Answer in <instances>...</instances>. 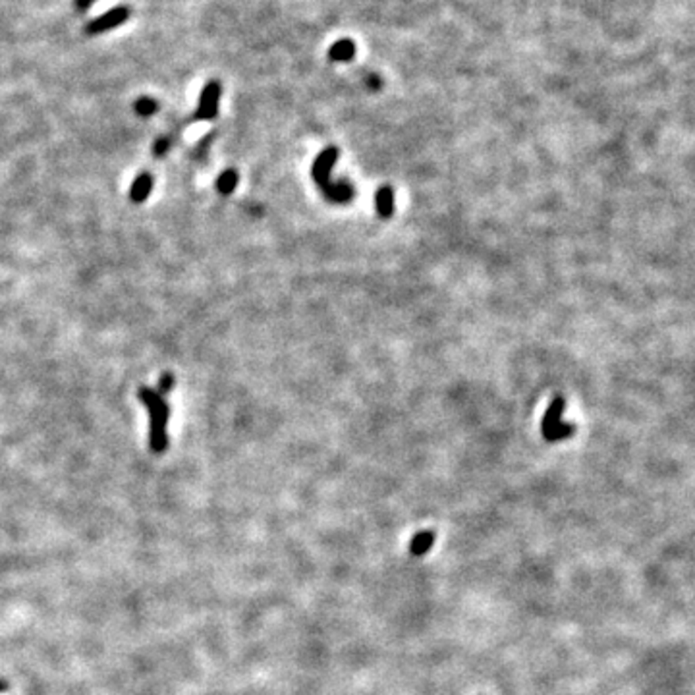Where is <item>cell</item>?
I'll return each mask as SVG.
<instances>
[{
	"instance_id": "6",
	"label": "cell",
	"mask_w": 695,
	"mask_h": 695,
	"mask_svg": "<svg viewBox=\"0 0 695 695\" xmlns=\"http://www.w3.org/2000/svg\"><path fill=\"white\" fill-rule=\"evenodd\" d=\"M151 189H153V176H151L149 172H141L139 176H136L134 184L129 187V199H132V203L141 205V203L149 197Z\"/></svg>"
},
{
	"instance_id": "13",
	"label": "cell",
	"mask_w": 695,
	"mask_h": 695,
	"mask_svg": "<svg viewBox=\"0 0 695 695\" xmlns=\"http://www.w3.org/2000/svg\"><path fill=\"white\" fill-rule=\"evenodd\" d=\"M168 149H170V139H168V137H160V139L155 141V145H153V155L158 158L165 157L168 153Z\"/></svg>"
},
{
	"instance_id": "9",
	"label": "cell",
	"mask_w": 695,
	"mask_h": 695,
	"mask_svg": "<svg viewBox=\"0 0 695 695\" xmlns=\"http://www.w3.org/2000/svg\"><path fill=\"white\" fill-rule=\"evenodd\" d=\"M377 211L382 218H388L394 213V194L388 186L381 187L377 191Z\"/></svg>"
},
{
	"instance_id": "4",
	"label": "cell",
	"mask_w": 695,
	"mask_h": 695,
	"mask_svg": "<svg viewBox=\"0 0 695 695\" xmlns=\"http://www.w3.org/2000/svg\"><path fill=\"white\" fill-rule=\"evenodd\" d=\"M220 83L213 79L209 81L199 97V105H197L196 120H213L218 114V103H220Z\"/></svg>"
},
{
	"instance_id": "11",
	"label": "cell",
	"mask_w": 695,
	"mask_h": 695,
	"mask_svg": "<svg viewBox=\"0 0 695 695\" xmlns=\"http://www.w3.org/2000/svg\"><path fill=\"white\" fill-rule=\"evenodd\" d=\"M158 110V103L151 97H141L136 101V112L139 116H153Z\"/></svg>"
},
{
	"instance_id": "8",
	"label": "cell",
	"mask_w": 695,
	"mask_h": 695,
	"mask_svg": "<svg viewBox=\"0 0 695 695\" xmlns=\"http://www.w3.org/2000/svg\"><path fill=\"white\" fill-rule=\"evenodd\" d=\"M355 43L352 39H340L334 41L333 47L329 49V59L333 62H350L355 59Z\"/></svg>"
},
{
	"instance_id": "5",
	"label": "cell",
	"mask_w": 695,
	"mask_h": 695,
	"mask_svg": "<svg viewBox=\"0 0 695 695\" xmlns=\"http://www.w3.org/2000/svg\"><path fill=\"white\" fill-rule=\"evenodd\" d=\"M129 16V10L127 8H114V10L105 12L103 16H98L97 20H93L87 25V33L91 35H97V33H103V31L112 30V28H118L120 23H124Z\"/></svg>"
},
{
	"instance_id": "14",
	"label": "cell",
	"mask_w": 695,
	"mask_h": 695,
	"mask_svg": "<svg viewBox=\"0 0 695 695\" xmlns=\"http://www.w3.org/2000/svg\"><path fill=\"white\" fill-rule=\"evenodd\" d=\"M91 2H93V0H76V6H78L79 10H85V8L91 6Z\"/></svg>"
},
{
	"instance_id": "7",
	"label": "cell",
	"mask_w": 695,
	"mask_h": 695,
	"mask_svg": "<svg viewBox=\"0 0 695 695\" xmlns=\"http://www.w3.org/2000/svg\"><path fill=\"white\" fill-rule=\"evenodd\" d=\"M435 539H437V535H435V531H431V529H425V531L415 533V535L411 537L410 543L411 557H423V554H427V552L433 548V545H435Z\"/></svg>"
},
{
	"instance_id": "2",
	"label": "cell",
	"mask_w": 695,
	"mask_h": 695,
	"mask_svg": "<svg viewBox=\"0 0 695 695\" xmlns=\"http://www.w3.org/2000/svg\"><path fill=\"white\" fill-rule=\"evenodd\" d=\"M336 158H338V151L336 149H324L323 153L317 157V160H315L313 180L317 182V186L321 187L324 197H329L333 203H348L353 197V194H355L353 187L348 182L331 184V168H333Z\"/></svg>"
},
{
	"instance_id": "12",
	"label": "cell",
	"mask_w": 695,
	"mask_h": 695,
	"mask_svg": "<svg viewBox=\"0 0 695 695\" xmlns=\"http://www.w3.org/2000/svg\"><path fill=\"white\" fill-rule=\"evenodd\" d=\"M172 388H174V377L170 375V373H163L160 375V379H158V394L160 396H165V394H168V392H172Z\"/></svg>"
},
{
	"instance_id": "3",
	"label": "cell",
	"mask_w": 695,
	"mask_h": 695,
	"mask_svg": "<svg viewBox=\"0 0 695 695\" xmlns=\"http://www.w3.org/2000/svg\"><path fill=\"white\" fill-rule=\"evenodd\" d=\"M562 410H564V400L562 398H554L550 408L545 413L543 417V425H541V431H543V437L547 441L554 442V441H562L572 435L574 427L572 425H564L560 422V415H562Z\"/></svg>"
},
{
	"instance_id": "15",
	"label": "cell",
	"mask_w": 695,
	"mask_h": 695,
	"mask_svg": "<svg viewBox=\"0 0 695 695\" xmlns=\"http://www.w3.org/2000/svg\"><path fill=\"white\" fill-rule=\"evenodd\" d=\"M8 687H10V684H8L6 680H0V694H2V692H6Z\"/></svg>"
},
{
	"instance_id": "10",
	"label": "cell",
	"mask_w": 695,
	"mask_h": 695,
	"mask_svg": "<svg viewBox=\"0 0 695 695\" xmlns=\"http://www.w3.org/2000/svg\"><path fill=\"white\" fill-rule=\"evenodd\" d=\"M238 172H236L234 168H228V170H225L220 176H218V180H216V189L222 194V196H230L232 191L236 189V186H238Z\"/></svg>"
},
{
	"instance_id": "1",
	"label": "cell",
	"mask_w": 695,
	"mask_h": 695,
	"mask_svg": "<svg viewBox=\"0 0 695 695\" xmlns=\"http://www.w3.org/2000/svg\"><path fill=\"white\" fill-rule=\"evenodd\" d=\"M137 396L149 411V448L153 454H163L168 448L167 425L170 408L167 400L151 386H139Z\"/></svg>"
}]
</instances>
